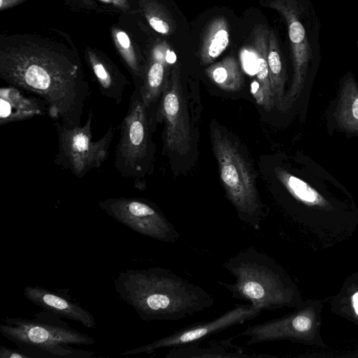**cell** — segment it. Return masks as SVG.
<instances>
[{"label":"cell","instance_id":"obj_22","mask_svg":"<svg viewBox=\"0 0 358 358\" xmlns=\"http://www.w3.org/2000/svg\"><path fill=\"white\" fill-rule=\"evenodd\" d=\"M275 173L288 191L298 200L311 206L325 204L323 197L303 180L281 169H276Z\"/></svg>","mask_w":358,"mask_h":358},{"label":"cell","instance_id":"obj_16","mask_svg":"<svg viewBox=\"0 0 358 358\" xmlns=\"http://www.w3.org/2000/svg\"><path fill=\"white\" fill-rule=\"evenodd\" d=\"M271 90L275 105L284 109V86L286 80L285 58L274 30H269L267 48Z\"/></svg>","mask_w":358,"mask_h":358},{"label":"cell","instance_id":"obj_23","mask_svg":"<svg viewBox=\"0 0 358 358\" xmlns=\"http://www.w3.org/2000/svg\"><path fill=\"white\" fill-rule=\"evenodd\" d=\"M113 36L120 54L131 73L135 77H140L143 83V75L142 70L129 36L124 31L114 29L113 30Z\"/></svg>","mask_w":358,"mask_h":358},{"label":"cell","instance_id":"obj_8","mask_svg":"<svg viewBox=\"0 0 358 358\" xmlns=\"http://www.w3.org/2000/svg\"><path fill=\"white\" fill-rule=\"evenodd\" d=\"M148 109L136 89L120 125V139L115 152V167L124 178H141L149 169L151 143Z\"/></svg>","mask_w":358,"mask_h":358},{"label":"cell","instance_id":"obj_25","mask_svg":"<svg viewBox=\"0 0 358 358\" xmlns=\"http://www.w3.org/2000/svg\"><path fill=\"white\" fill-rule=\"evenodd\" d=\"M0 358H36L34 351L18 348H10L6 346H0Z\"/></svg>","mask_w":358,"mask_h":358},{"label":"cell","instance_id":"obj_26","mask_svg":"<svg viewBox=\"0 0 358 358\" xmlns=\"http://www.w3.org/2000/svg\"><path fill=\"white\" fill-rule=\"evenodd\" d=\"M101 2L109 3L122 10H128L129 5L127 0H99Z\"/></svg>","mask_w":358,"mask_h":358},{"label":"cell","instance_id":"obj_3","mask_svg":"<svg viewBox=\"0 0 358 358\" xmlns=\"http://www.w3.org/2000/svg\"><path fill=\"white\" fill-rule=\"evenodd\" d=\"M234 278V283L218 281L234 299L250 302L258 310L293 306L297 292L283 268L268 255L249 246L222 265Z\"/></svg>","mask_w":358,"mask_h":358},{"label":"cell","instance_id":"obj_1","mask_svg":"<svg viewBox=\"0 0 358 358\" xmlns=\"http://www.w3.org/2000/svg\"><path fill=\"white\" fill-rule=\"evenodd\" d=\"M0 77L41 98L54 120L68 127L81 125L90 89L74 55L31 41L6 47L0 52Z\"/></svg>","mask_w":358,"mask_h":358},{"label":"cell","instance_id":"obj_9","mask_svg":"<svg viewBox=\"0 0 358 358\" xmlns=\"http://www.w3.org/2000/svg\"><path fill=\"white\" fill-rule=\"evenodd\" d=\"M110 217L141 235L165 243L180 237L173 225L154 203L136 197L110 198L99 202Z\"/></svg>","mask_w":358,"mask_h":358},{"label":"cell","instance_id":"obj_21","mask_svg":"<svg viewBox=\"0 0 358 358\" xmlns=\"http://www.w3.org/2000/svg\"><path fill=\"white\" fill-rule=\"evenodd\" d=\"M206 73L217 87L224 91H238L244 83L238 64L233 57H227L208 66Z\"/></svg>","mask_w":358,"mask_h":358},{"label":"cell","instance_id":"obj_13","mask_svg":"<svg viewBox=\"0 0 358 358\" xmlns=\"http://www.w3.org/2000/svg\"><path fill=\"white\" fill-rule=\"evenodd\" d=\"M45 113H48V108L41 98L27 96L24 90L12 85L1 88V126L24 121Z\"/></svg>","mask_w":358,"mask_h":358},{"label":"cell","instance_id":"obj_28","mask_svg":"<svg viewBox=\"0 0 358 358\" xmlns=\"http://www.w3.org/2000/svg\"><path fill=\"white\" fill-rule=\"evenodd\" d=\"M351 304L355 314L358 317V291L352 295Z\"/></svg>","mask_w":358,"mask_h":358},{"label":"cell","instance_id":"obj_29","mask_svg":"<svg viewBox=\"0 0 358 358\" xmlns=\"http://www.w3.org/2000/svg\"><path fill=\"white\" fill-rule=\"evenodd\" d=\"M166 60L169 64H173L176 62V55H175L173 51L170 50L169 49L166 51Z\"/></svg>","mask_w":358,"mask_h":358},{"label":"cell","instance_id":"obj_11","mask_svg":"<svg viewBox=\"0 0 358 358\" xmlns=\"http://www.w3.org/2000/svg\"><path fill=\"white\" fill-rule=\"evenodd\" d=\"M160 113L165 120V145L171 151L186 154L190 148L191 129L178 66L174 67L162 92Z\"/></svg>","mask_w":358,"mask_h":358},{"label":"cell","instance_id":"obj_12","mask_svg":"<svg viewBox=\"0 0 358 358\" xmlns=\"http://www.w3.org/2000/svg\"><path fill=\"white\" fill-rule=\"evenodd\" d=\"M23 294L27 299L45 310L62 318L79 322L87 328L95 329L96 322L92 314L72 299L66 293L50 290L40 286L27 285Z\"/></svg>","mask_w":358,"mask_h":358},{"label":"cell","instance_id":"obj_18","mask_svg":"<svg viewBox=\"0 0 358 358\" xmlns=\"http://www.w3.org/2000/svg\"><path fill=\"white\" fill-rule=\"evenodd\" d=\"M166 63V53L161 49H155L152 61L143 76L142 85L138 89L142 101L148 108L158 99L164 89L167 80Z\"/></svg>","mask_w":358,"mask_h":358},{"label":"cell","instance_id":"obj_6","mask_svg":"<svg viewBox=\"0 0 358 358\" xmlns=\"http://www.w3.org/2000/svg\"><path fill=\"white\" fill-rule=\"evenodd\" d=\"M212 145L227 198L240 219L259 230L263 215L262 204L249 164L234 142L215 128L212 134Z\"/></svg>","mask_w":358,"mask_h":358},{"label":"cell","instance_id":"obj_10","mask_svg":"<svg viewBox=\"0 0 358 358\" xmlns=\"http://www.w3.org/2000/svg\"><path fill=\"white\" fill-rule=\"evenodd\" d=\"M261 313L262 311L253 308L250 303L236 305L212 320L187 326L145 345L122 352L120 355L151 354L160 348L198 343L212 335L252 320Z\"/></svg>","mask_w":358,"mask_h":358},{"label":"cell","instance_id":"obj_15","mask_svg":"<svg viewBox=\"0 0 358 358\" xmlns=\"http://www.w3.org/2000/svg\"><path fill=\"white\" fill-rule=\"evenodd\" d=\"M88 61L101 94L116 104L122 101L127 86L125 78L113 67L104 63L94 52L88 51Z\"/></svg>","mask_w":358,"mask_h":358},{"label":"cell","instance_id":"obj_20","mask_svg":"<svg viewBox=\"0 0 358 358\" xmlns=\"http://www.w3.org/2000/svg\"><path fill=\"white\" fill-rule=\"evenodd\" d=\"M335 116L341 127L358 131V88L351 76L344 83Z\"/></svg>","mask_w":358,"mask_h":358},{"label":"cell","instance_id":"obj_7","mask_svg":"<svg viewBox=\"0 0 358 358\" xmlns=\"http://www.w3.org/2000/svg\"><path fill=\"white\" fill-rule=\"evenodd\" d=\"M92 111L88 113L84 125L68 127L59 122L55 127L58 136V152L54 163L82 178L94 169H99L107 159L116 128L112 124L99 140L92 135Z\"/></svg>","mask_w":358,"mask_h":358},{"label":"cell","instance_id":"obj_2","mask_svg":"<svg viewBox=\"0 0 358 358\" xmlns=\"http://www.w3.org/2000/svg\"><path fill=\"white\" fill-rule=\"evenodd\" d=\"M113 283L119 298L146 322L179 320L215 303L201 287L161 266L119 272Z\"/></svg>","mask_w":358,"mask_h":358},{"label":"cell","instance_id":"obj_14","mask_svg":"<svg viewBox=\"0 0 358 358\" xmlns=\"http://www.w3.org/2000/svg\"><path fill=\"white\" fill-rule=\"evenodd\" d=\"M269 30L259 24L255 27L252 34L253 47L256 55V77L252 83L251 92L259 105L268 110L275 106L271 90L267 61V48Z\"/></svg>","mask_w":358,"mask_h":358},{"label":"cell","instance_id":"obj_5","mask_svg":"<svg viewBox=\"0 0 358 358\" xmlns=\"http://www.w3.org/2000/svg\"><path fill=\"white\" fill-rule=\"evenodd\" d=\"M269 6L281 15L287 28L293 78L284 98L287 109L319 61L320 22L310 0H273Z\"/></svg>","mask_w":358,"mask_h":358},{"label":"cell","instance_id":"obj_17","mask_svg":"<svg viewBox=\"0 0 358 358\" xmlns=\"http://www.w3.org/2000/svg\"><path fill=\"white\" fill-rule=\"evenodd\" d=\"M231 342L221 341L211 342L208 345L201 346L198 343L171 348L165 355L166 358H217V357H268L266 355H249L243 350L233 348Z\"/></svg>","mask_w":358,"mask_h":358},{"label":"cell","instance_id":"obj_4","mask_svg":"<svg viewBox=\"0 0 358 358\" xmlns=\"http://www.w3.org/2000/svg\"><path fill=\"white\" fill-rule=\"evenodd\" d=\"M1 335L18 348L34 351L38 358H89L92 351L69 345H92L96 341L72 327L53 313L43 310L32 318L6 317L0 323Z\"/></svg>","mask_w":358,"mask_h":358},{"label":"cell","instance_id":"obj_19","mask_svg":"<svg viewBox=\"0 0 358 358\" xmlns=\"http://www.w3.org/2000/svg\"><path fill=\"white\" fill-rule=\"evenodd\" d=\"M229 41L227 21L223 17L215 18L208 24L202 40L199 54L202 63L213 62L225 50Z\"/></svg>","mask_w":358,"mask_h":358},{"label":"cell","instance_id":"obj_24","mask_svg":"<svg viewBox=\"0 0 358 358\" xmlns=\"http://www.w3.org/2000/svg\"><path fill=\"white\" fill-rule=\"evenodd\" d=\"M147 19L153 29L162 34H169L171 27L169 22L160 15L149 13Z\"/></svg>","mask_w":358,"mask_h":358},{"label":"cell","instance_id":"obj_27","mask_svg":"<svg viewBox=\"0 0 358 358\" xmlns=\"http://www.w3.org/2000/svg\"><path fill=\"white\" fill-rule=\"evenodd\" d=\"M26 0H0V9L3 10L10 7L17 6Z\"/></svg>","mask_w":358,"mask_h":358}]
</instances>
